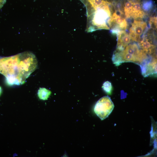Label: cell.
I'll use <instances>...</instances> for the list:
<instances>
[{"mask_svg":"<svg viewBox=\"0 0 157 157\" xmlns=\"http://www.w3.org/2000/svg\"><path fill=\"white\" fill-rule=\"evenodd\" d=\"M140 65L142 74L144 76L157 73V62L155 58L150 61H147L146 59Z\"/></svg>","mask_w":157,"mask_h":157,"instance_id":"5b68a950","label":"cell"},{"mask_svg":"<svg viewBox=\"0 0 157 157\" xmlns=\"http://www.w3.org/2000/svg\"><path fill=\"white\" fill-rule=\"evenodd\" d=\"M117 43L116 51L123 50L130 42L131 39L129 34L124 30L121 31L117 34Z\"/></svg>","mask_w":157,"mask_h":157,"instance_id":"8992f818","label":"cell"},{"mask_svg":"<svg viewBox=\"0 0 157 157\" xmlns=\"http://www.w3.org/2000/svg\"><path fill=\"white\" fill-rule=\"evenodd\" d=\"M116 0H104L99 5L87 10L88 20L87 31L99 29H108V22L111 13L115 10Z\"/></svg>","mask_w":157,"mask_h":157,"instance_id":"6da1fadb","label":"cell"},{"mask_svg":"<svg viewBox=\"0 0 157 157\" xmlns=\"http://www.w3.org/2000/svg\"><path fill=\"white\" fill-rule=\"evenodd\" d=\"M2 92V89L1 87L0 86V96L1 95Z\"/></svg>","mask_w":157,"mask_h":157,"instance_id":"7c38bea8","label":"cell"},{"mask_svg":"<svg viewBox=\"0 0 157 157\" xmlns=\"http://www.w3.org/2000/svg\"><path fill=\"white\" fill-rule=\"evenodd\" d=\"M139 46L145 53L151 54L154 51L155 46L147 39L144 37L139 41Z\"/></svg>","mask_w":157,"mask_h":157,"instance_id":"52a82bcc","label":"cell"},{"mask_svg":"<svg viewBox=\"0 0 157 157\" xmlns=\"http://www.w3.org/2000/svg\"><path fill=\"white\" fill-rule=\"evenodd\" d=\"M108 26L113 28L112 32L117 34L121 30L126 29L127 24L125 19L119 15L115 10L109 19Z\"/></svg>","mask_w":157,"mask_h":157,"instance_id":"3957f363","label":"cell"},{"mask_svg":"<svg viewBox=\"0 0 157 157\" xmlns=\"http://www.w3.org/2000/svg\"><path fill=\"white\" fill-rule=\"evenodd\" d=\"M6 2V0H0V9L3 6Z\"/></svg>","mask_w":157,"mask_h":157,"instance_id":"8fae6325","label":"cell"},{"mask_svg":"<svg viewBox=\"0 0 157 157\" xmlns=\"http://www.w3.org/2000/svg\"><path fill=\"white\" fill-rule=\"evenodd\" d=\"M114 104L108 96H104L96 103L94 111L97 115L102 120L107 117L113 110Z\"/></svg>","mask_w":157,"mask_h":157,"instance_id":"7a4b0ae2","label":"cell"},{"mask_svg":"<svg viewBox=\"0 0 157 157\" xmlns=\"http://www.w3.org/2000/svg\"><path fill=\"white\" fill-rule=\"evenodd\" d=\"M51 94L50 91L45 88H40L38 92L39 98L42 100H47Z\"/></svg>","mask_w":157,"mask_h":157,"instance_id":"ba28073f","label":"cell"},{"mask_svg":"<svg viewBox=\"0 0 157 157\" xmlns=\"http://www.w3.org/2000/svg\"><path fill=\"white\" fill-rule=\"evenodd\" d=\"M102 88L107 94H111L112 90V86L111 83L109 81H107L104 82L103 84Z\"/></svg>","mask_w":157,"mask_h":157,"instance_id":"9c48e42d","label":"cell"},{"mask_svg":"<svg viewBox=\"0 0 157 157\" xmlns=\"http://www.w3.org/2000/svg\"><path fill=\"white\" fill-rule=\"evenodd\" d=\"M147 26L145 22L134 20L130 29L129 35L131 39L135 41H139Z\"/></svg>","mask_w":157,"mask_h":157,"instance_id":"277c9868","label":"cell"},{"mask_svg":"<svg viewBox=\"0 0 157 157\" xmlns=\"http://www.w3.org/2000/svg\"><path fill=\"white\" fill-rule=\"evenodd\" d=\"M149 24L150 27L153 28H157V18L156 17H152L150 20Z\"/></svg>","mask_w":157,"mask_h":157,"instance_id":"30bf717a","label":"cell"}]
</instances>
